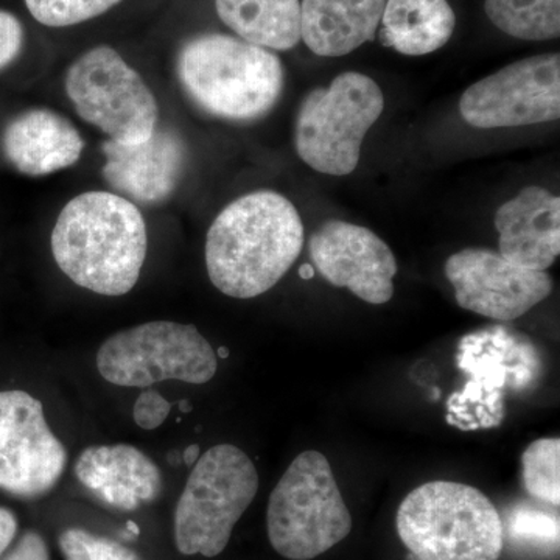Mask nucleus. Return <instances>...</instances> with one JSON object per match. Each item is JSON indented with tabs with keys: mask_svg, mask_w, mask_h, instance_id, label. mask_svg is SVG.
I'll return each instance as SVG.
<instances>
[{
	"mask_svg": "<svg viewBox=\"0 0 560 560\" xmlns=\"http://www.w3.org/2000/svg\"><path fill=\"white\" fill-rule=\"evenodd\" d=\"M304 248V224L278 191L243 195L226 206L206 237V268L217 290L253 300L278 285Z\"/></svg>",
	"mask_w": 560,
	"mask_h": 560,
	"instance_id": "f257e3e1",
	"label": "nucleus"
},
{
	"mask_svg": "<svg viewBox=\"0 0 560 560\" xmlns=\"http://www.w3.org/2000/svg\"><path fill=\"white\" fill-rule=\"evenodd\" d=\"M51 254L75 285L102 296L135 289L149 250L145 219L135 202L110 191H86L62 208Z\"/></svg>",
	"mask_w": 560,
	"mask_h": 560,
	"instance_id": "f03ea898",
	"label": "nucleus"
},
{
	"mask_svg": "<svg viewBox=\"0 0 560 560\" xmlns=\"http://www.w3.org/2000/svg\"><path fill=\"white\" fill-rule=\"evenodd\" d=\"M176 73L198 108L231 121L267 116L278 105L285 80L275 51L220 33L187 40L179 50Z\"/></svg>",
	"mask_w": 560,
	"mask_h": 560,
	"instance_id": "7ed1b4c3",
	"label": "nucleus"
},
{
	"mask_svg": "<svg viewBox=\"0 0 560 560\" xmlns=\"http://www.w3.org/2000/svg\"><path fill=\"white\" fill-rule=\"evenodd\" d=\"M397 533L416 560H499L504 526L492 501L471 486L431 481L401 501Z\"/></svg>",
	"mask_w": 560,
	"mask_h": 560,
	"instance_id": "20e7f679",
	"label": "nucleus"
},
{
	"mask_svg": "<svg viewBox=\"0 0 560 560\" xmlns=\"http://www.w3.org/2000/svg\"><path fill=\"white\" fill-rule=\"evenodd\" d=\"M267 530L290 560L318 558L349 536L352 515L323 453L302 452L290 464L268 501Z\"/></svg>",
	"mask_w": 560,
	"mask_h": 560,
	"instance_id": "39448f33",
	"label": "nucleus"
},
{
	"mask_svg": "<svg viewBox=\"0 0 560 560\" xmlns=\"http://www.w3.org/2000/svg\"><path fill=\"white\" fill-rule=\"evenodd\" d=\"M257 490L259 474L242 448L231 444L209 448L191 467L176 503L173 533L180 555H221Z\"/></svg>",
	"mask_w": 560,
	"mask_h": 560,
	"instance_id": "423d86ee",
	"label": "nucleus"
},
{
	"mask_svg": "<svg viewBox=\"0 0 560 560\" xmlns=\"http://www.w3.org/2000/svg\"><path fill=\"white\" fill-rule=\"evenodd\" d=\"M385 108L381 86L360 72L340 73L301 103L294 128L298 154L313 171L346 176L359 165L364 136Z\"/></svg>",
	"mask_w": 560,
	"mask_h": 560,
	"instance_id": "0eeeda50",
	"label": "nucleus"
},
{
	"mask_svg": "<svg viewBox=\"0 0 560 560\" xmlns=\"http://www.w3.org/2000/svg\"><path fill=\"white\" fill-rule=\"evenodd\" d=\"M106 382L127 388L179 381L202 385L215 377L219 357L194 324L151 320L110 335L97 353Z\"/></svg>",
	"mask_w": 560,
	"mask_h": 560,
	"instance_id": "6e6552de",
	"label": "nucleus"
},
{
	"mask_svg": "<svg viewBox=\"0 0 560 560\" xmlns=\"http://www.w3.org/2000/svg\"><path fill=\"white\" fill-rule=\"evenodd\" d=\"M65 91L77 114L109 140L136 145L156 131L160 105L119 51L97 46L69 66Z\"/></svg>",
	"mask_w": 560,
	"mask_h": 560,
	"instance_id": "1a4fd4ad",
	"label": "nucleus"
},
{
	"mask_svg": "<svg viewBox=\"0 0 560 560\" xmlns=\"http://www.w3.org/2000/svg\"><path fill=\"white\" fill-rule=\"evenodd\" d=\"M459 110L470 127L482 130L558 120L559 54L525 58L490 73L464 92Z\"/></svg>",
	"mask_w": 560,
	"mask_h": 560,
	"instance_id": "9d476101",
	"label": "nucleus"
},
{
	"mask_svg": "<svg viewBox=\"0 0 560 560\" xmlns=\"http://www.w3.org/2000/svg\"><path fill=\"white\" fill-rule=\"evenodd\" d=\"M68 452L44 416L43 404L25 390L0 393V490L33 500L58 485Z\"/></svg>",
	"mask_w": 560,
	"mask_h": 560,
	"instance_id": "9b49d317",
	"label": "nucleus"
},
{
	"mask_svg": "<svg viewBox=\"0 0 560 560\" xmlns=\"http://www.w3.org/2000/svg\"><path fill=\"white\" fill-rule=\"evenodd\" d=\"M445 276L460 308L497 320L521 318L552 291L547 271L526 270L486 248L453 254L445 261Z\"/></svg>",
	"mask_w": 560,
	"mask_h": 560,
	"instance_id": "f8f14e48",
	"label": "nucleus"
},
{
	"mask_svg": "<svg viewBox=\"0 0 560 560\" xmlns=\"http://www.w3.org/2000/svg\"><path fill=\"white\" fill-rule=\"evenodd\" d=\"M313 265L327 282L348 289L368 304L393 300L397 260L385 242L368 228L327 221L308 242Z\"/></svg>",
	"mask_w": 560,
	"mask_h": 560,
	"instance_id": "ddd939ff",
	"label": "nucleus"
},
{
	"mask_svg": "<svg viewBox=\"0 0 560 560\" xmlns=\"http://www.w3.org/2000/svg\"><path fill=\"white\" fill-rule=\"evenodd\" d=\"M103 179L135 205H162L178 189L187 164L186 140L175 128L160 127L136 145L105 140Z\"/></svg>",
	"mask_w": 560,
	"mask_h": 560,
	"instance_id": "4468645a",
	"label": "nucleus"
},
{
	"mask_svg": "<svg viewBox=\"0 0 560 560\" xmlns=\"http://www.w3.org/2000/svg\"><path fill=\"white\" fill-rule=\"evenodd\" d=\"M500 254L533 271H547L560 254V200L539 186L525 187L495 213Z\"/></svg>",
	"mask_w": 560,
	"mask_h": 560,
	"instance_id": "2eb2a0df",
	"label": "nucleus"
},
{
	"mask_svg": "<svg viewBox=\"0 0 560 560\" xmlns=\"http://www.w3.org/2000/svg\"><path fill=\"white\" fill-rule=\"evenodd\" d=\"M75 477L103 503L124 512L153 503L164 486L153 459L128 444L88 447L77 459Z\"/></svg>",
	"mask_w": 560,
	"mask_h": 560,
	"instance_id": "dca6fc26",
	"label": "nucleus"
},
{
	"mask_svg": "<svg viewBox=\"0 0 560 560\" xmlns=\"http://www.w3.org/2000/svg\"><path fill=\"white\" fill-rule=\"evenodd\" d=\"M2 149L18 172L39 178L77 164L84 140L68 117L49 108H32L9 121Z\"/></svg>",
	"mask_w": 560,
	"mask_h": 560,
	"instance_id": "f3484780",
	"label": "nucleus"
},
{
	"mask_svg": "<svg viewBox=\"0 0 560 560\" xmlns=\"http://www.w3.org/2000/svg\"><path fill=\"white\" fill-rule=\"evenodd\" d=\"M386 0H302L301 39L319 57H345L374 40Z\"/></svg>",
	"mask_w": 560,
	"mask_h": 560,
	"instance_id": "a211bd4d",
	"label": "nucleus"
},
{
	"mask_svg": "<svg viewBox=\"0 0 560 560\" xmlns=\"http://www.w3.org/2000/svg\"><path fill=\"white\" fill-rule=\"evenodd\" d=\"M455 27V11L447 0H386L381 39L399 54L422 57L442 49Z\"/></svg>",
	"mask_w": 560,
	"mask_h": 560,
	"instance_id": "6ab92c4d",
	"label": "nucleus"
},
{
	"mask_svg": "<svg viewBox=\"0 0 560 560\" xmlns=\"http://www.w3.org/2000/svg\"><path fill=\"white\" fill-rule=\"evenodd\" d=\"M220 20L241 39L268 50L301 40V0H215Z\"/></svg>",
	"mask_w": 560,
	"mask_h": 560,
	"instance_id": "aec40b11",
	"label": "nucleus"
},
{
	"mask_svg": "<svg viewBox=\"0 0 560 560\" xmlns=\"http://www.w3.org/2000/svg\"><path fill=\"white\" fill-rule=\"evenodd\" d=\"M490 22L523 40L559 38L560 0H486Z\"/></svg>",
	"mask_w": 560,
	"mask_h": 560,
	"instance_id": "412c9836",
	"label": "nucleus"
},
{
	"mask_svg": "<svg viewBox=\"0 0 560 560\" xmlns=\"http://www.w3.org/2000/svg\"><path fill=\"white\" fill-rule=\"evenodd\" d=\"M523 482L534 499L551 506L560 504V440L541 438L528 445L522 456Z\"/></svg>",
	"mask_w": 560,
	"mask_h": 560,
	"instance_id": "4be33fe9",
	"label": "nucleus"
},
{
	"mask_svg": "<svg viewBox=\"0 0 560 560\" xmlns=\"http://www.w3.org/2000/svg\"><path fill=\"white\" fill-rule=\"evenodd\" d=\"M121 0H25L39 24L61 28L102 16Z\"/></svg>",
	"mask_w": 560,
	"mask_h": 560,
	"instance_id": "5701e85b",
	"label": "nucleus"
},
{
	"mask_svg": "<svg viewBox=\"0 0 560 560\" xmlns=\"http://www.w3.org/2000/svg\"><path fill=\"white\" fill-rule=\"evenodd\" d=\"M58 544L65 560H142L138 552L119 541L81 528L62 530Z\"/></svg>",
	"mask_w": 560,
	"mask_h": 560,
	"instance_id": "b1692460",
	"label": "nucleus"
},
{
	"mask_svg": "<svg viewBox=\"0 0 560 560\" xmlns=\"http://www.w3.org/2000/svg\"><path fill=\"white\" fill-rule=\"evenodd\" d=\"M510 533L512 539L537 545V547L558 548L559 545L558 518L533 508H517L512 512Z\"/></svg>",
	"mask_w": 560,
	"mask_h": 560,
	"instance_id": "393cba45",
	"label": "nucleus"
},
{
	"mask_svg": "<svg viewBox=\"0 0 560 560\" xmlns=\"http://www.w3.org/2000/svg\"><path fill=\"white\" fill-rule=\"evenodd\" d=\"M171 411V401L165 399L158 390L147 389L136 400L132 416H135V422L138 423L140 429L156 430L165 422Z\"/></svg>",
	"mask_w": 560,
	"mask_h": 560,
	"instance_id": "a878e982",
	"label": "nucleus"
},
{
	"mask_svg": "<svg viewBox=\"0 0 560 560\" xmlns=\"http://www.w3.org/2000/svg\"><path fill=\"white\" fill-rule=\"evenodd\" d=\"M24 46V27L9 11L0 10V70L9 68L20 57Z\"/></svg>",
	"mask_w": 560,
	"mask_h": 560,
	"instance_id": "bb28decb",
	"label": "nucleus"
},
{
	"mask_svg": "<svg viewBox=\"0 0 560 560\" xmlns=\"http://www.w3.org/2000/svg\"><path fill=\"white\" fill-rule=\"evenodd\" d=\"M3 560H50L49 547L40 534L28 530Z\"/></svg>",
	"mask_w": 560,
	"mask_h": 560,
	"instance_id": "cd10ccee",
	"label": "nucleus"
},
{
	"mask_svg": "<svg viewBox=\"0 0 560 560\" xmlns=\"http://www.w3.org/2000/svg\"><path fill=\"white\" fill-rule=\"evenodd\" d=\"M18 534V518L7 508H0V558L9 550Z\"/></svg>",
	"mask_w": 560,
	"mask_h": 560,
	"instance_id": "c85d7f7f",
	"label": "nucleus"
},
{
	"mask_svg": "<svg viewBox=\"0 0 560 560\" xmlns=\"http://www.w3.org/2000/svg\"><path fill=\"white\" fill-rule=\"evenodd\" d=\"M200 459V445H189L183 453V460L187 467H194L195 463Z\"/></svg>",
	"mask_w": 560,
	"mask_h": 560,
	"instance_id": "c756f323",
	"label": "nucleus"
},
{
	"mask_svg": "<svg viewBox=\"0 0 560 560\" xmlns=\"http://www.w3.org/2000/svg\"><path fill=\"white\" fill-rule=\"evenodd\" d=\"M168 460H171L172 466H179L180 463V455L178 452L173 451L168 453Z\"/></svg>",
	"mask_w": 560,
	"mask_h": 560,
	"instance_id": "7c9ffc66",
	"label": "nucleus"
},
{
	"mask_svg": "<svg viewBox=\"0 0 560 560\" xmlns=\"http://www.w3.org/2000/svg\"><path fill=\"white\" fill-rule=\"evenodd\" d=\"M215 353L217 357H219V359H228V357H230V350H228L226 348H220L219 352Z\"/></svg>",
	"mask_w": 560,
	"mask_h": 560,
	"instance_id": "2f4dec72",
	"label": "nucleus"
},
{
	"mask_svg": "<svg viewBox=\"0 0 560 560\" xmlns=\"http://www.w3.org/2000/svg\"><path fill=\"white\" fill-rule=\"evenodd\" d=\"M180 411L189 412L191 411V405L187 400L179 401Z\"/></svg>",
	"mask_w": 560,
	"mask_h": 560,
	"instance_id": "473e14b6",
	"label": "nucleus"
},
{
	"mask_svg": "<svg viewBox=\"0 0 560 560\" xmlns=\"http://www.w3.org/2000/svg\"><path fill=\"white\" fill-rule=\"evenodd\" d=\"M302 278H312L313 276V268L312 267H307V268H302Z\"/></svg>",
	"mask_w": 560,
	"mask_h": 560,
	"instance_id": "72a5a7b5",
	"label": "nucleus"
}]
</instances>
